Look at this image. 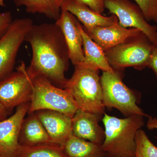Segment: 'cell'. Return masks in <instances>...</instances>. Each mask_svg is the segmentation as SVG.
<instances>
[{
  "mask_svg": "<svg viewBox=\"0 0 157 157\" xmlns=\"http://www.w3.org/2000/svg\"><path fill=\"white\" fill-rule=\"evenodd\" d=\"M33 25L27 17L14 20L0 38V82L13 72L20 47Z\"/></svg>",
  "mask_w": 157,
  "mask_h": 157,
  "instance_id": "7",
  "label": "cell"
},
{
  "mask_svg": "<svg viewBox=\"0 0 157 157\" xmlns=\"http://www.w3.org/2000/svg\"><path fill=\"white\" fill-rule=\"evenodd\" d=\"M78 26L83 41L84 61L82 63L103 72H113L114 70L108 63L104 51L91 39L79 22Z\"/></svg>",
  "mask_w": 157,
  "mask_h": 157,
  "instance_id": "17",
  "label": "cell"
},
{
  "mask_svg": "<svg viewBox=\"0 0 157 157\" xmlns=\"http://www.w3.org/2000/svg\"><path fill=\"white\" fill-rule=\"evenodd\" d=\"M64 0H13L17 7L24 6L32 14H42L56 21L59 19Z\"/></svg>",
  "mask_w": 157,
  "mask_h": 157,
  "instance_id": "19",
  "label": "cell"
},
{
  "mask_svg": "<svg viewBox=\"0 0 157 157\" xmlns=\"http://www.w3.org/2000/svg\"><path fill=\"white\" fill-rule=\"evenodd\" d=\"M30 102L16 107L13 115L0 121V155L3 157H16L20 146L21 128L28 113Z\"/></svg>",
  "mask_w": 157,
  "mask_h": 157,
  "instance_id": "10",
  "label": "cell"
},
{
  "mask_svg": "<svg viewBox=\"0 0 157 157\" xmlns=\"http://www.w3.org/2000/svg\"><path fill=\"white\" fill-rule=\"evenodd\" d=\"M12 21V15L10 11L0 13V38L6 33Z\"/></svg>",
  "mask_w": 157,
  "mask_h": 157,
  "instance_id": "23",
  "label": "cell"
},
{
  "mask_svg": "<svg viewBox=\"0 0 157 157\" xmlns=\"http://www.w3.org/2000/svg\"><path fill=\"white\" fill-rule=\"evenodd\" d=\"M74 67V73L63 89L68 91L78 109L99 116L104 114L100 70L83 63Z\"/></svg>",
  "mask_w": 157,
  "mask_h": 157,
  "instance_id": "3",
  "label": "cell"
},
{
  "mask_svg": "<svg viewBox=\"0 0 157 157\" xmlns=\"http://www.w3.org/2000/svg\"><path fill=\"white\" fill-rule=\"evenodd\" d=\"M85 31L104 51L124 43L129 38L142 33L138 29L123 28L119 24L118 19L112 25L97 26Z\"/></svg>",
  "mask_w": 157,
  "mask_h": 157,
  "instance_id": "13",
  "label": "cell"
},
{
  "mask_svg": "<svg viewBox=\"0 0 157 157\" xmlns=\"http://www.w3.org/2000/svg\"><path fill=\"white\" fill-rule=\"evenodd\" d=\"M62 7L73 14L78 21L82 23L85 30L97 26L112 25L118 19L114 14L104 16L77 0H64Z\"/></svg>",
  "mask_w": 157,
  "mask_h": 157,
  "instance_id": "15",
  "label": "cell"
},
{
  "mask_svg": "<svg viewBox=\"0 0 157 157\" xmlns=\"http://www.w3.org/2000/svg\"><path fill=\"white\" fill-rule=\"evenodd\" d=\"M99 116L78 109L72 118L74 136L102 145L105 132L99 124Z\"/></svg>",
  "mask_w": 157,
  "mask_h": 157,
  "instance_id": "14",
  "label": "cell"
},
{
  "mask_svg": "<svg viewBox=\"0 0 157 157\" xmlns=\"http://www.w3.org/2000/svg\"><path fill=\"white\" fill-rule=\"evenodd\" d=\"M78 22L73 14L62 7L59 17L55 22L63 34L70 60L74 66L84 61L83 41L78 28Z\"/></svg>",
  "mask_w": 157,
  "mask_h": 157,
  "instance_id": "11",
  "label": "cell"
},
{
  "mask_svg": "<svg viewBox=\"0 0 157 157\" xmlns=\"http://www.w3.org/2000/svg\"><path fill=\"white\" fill-rule=\"evenodd\" d=\"M135 143V157H157V147L141 129L136 133Z\"/></svg>",
  "mask_w": 157,
  "mask_h": 157,
  "instance_id": "21",
  "label": "cell"
},
{
  "mask_svg": "<svg viewBox=\"0 0 157 157\" xmlns=\"http://www.w3.org/2000/svg\"><path fill=\"white\" fill-rule=\"evenodd\" d=\"M33 92V81L21 62L16 71L0 82V102L9 113L15 107L30 102Z\"/></svg>",
  "mask_w": 157,
  "mask_h": 157,
  "instance_id": "8",
  "label": "cell"
},
{
  "mask_svg": "<svg viewBox=\"0 0 157 157\" xmlns=\"http://www.w3.org/2000/svg\"><path fill=\"white\" fill-rule=\"evenodd\" d=\"M16 157H68L60 145L46 144L36 145H20Z\"/></svg>",
  "mask_w": 157,
  "mask_h": 157,
  "instance_id": "20",
  "label": "cell"
},
{
  "mask_svg": "<svg viewBox=\"0 0 157 157\" xmlns=\"http://www.w3.org/2000/svg\"><path fill=\"white\" fill-rule=\"evenodd\" d=\"M79 2L88 6L89 7L100 14H102L105 10L104 3L105 0H77Z\"/></svg>",
  "mask_w": 157,
  "mask_h": 157,
  "instance_id": "24",
  "label": "cell"
},
{
  "mask_svg": "<svg viewBox=\"0 0 157 157\" xmlns=\"http://www.w3.org/2000/svg\"><path fill=\"white\" fill-rule=\"evenodd\" d=\"M62 147L68 157H106L101 145L73 135Z\"/></svg>",
  "mask_w": 157,
  "mask_h": 157,
  "instance_id": "18",
  "label": "cell"
},
{
  "mask_svg": "<svg viewBox=\"0 0 157 157\" xmlns=\"http://www.w3.org/2000/svg\"><path fill=\"white\" fill-rule=\"evenodd\" d=\"M25 41L32 50L30 64L27 71L31 78L40 76L58 87L63 88L67 78L70 59L63 34L55 23L33 25Z\"/></svg>",
  "mask_w": 157,
  "mask_h": 157,
  "instance_id": "1",
  "label": "cell"
},
{
  "mask_svg": "<svg viewBox=\"0 0 157 157\" xmlns=\"http://www.w3.org/2000/svg\"><path fill=\"white\" fill-rule=\"evenodd\" d=\"M0 6L2 7L6 6L4 3V0H0Z\"/></svg>",
  "mask_w": 157,
  "mask_h": 157,
  "instance_id": "28",
  "label": "cell"
},
{
  "mask_svg": "<svg viewBox=\"0 0 157 157\" xmlns=\"http://www.w3.org/2000/svg\"><path fill=\"white\" fill-rule=\"evenodd\" d=\"M147 127L149 130L157 129V119L155 117L148 116V119L147 123Z\"/></svg>",
  "mask_w": 157,
  "mask_h": 157,
  "instance_id": "26",
  "label": "cell"
},
{
  "mask_svg": "<svg viewBox=\"0 0 157 157\" xmlns=\"http://www.w3.org/2000/svg\"><path fill=\"white\" fill-rule=\"evenodd\" d=\"M104 7L117 17L121 26L138 29L154 44H157V26L149 24L137 4L131 0H105Z\"/></svg>",
  "mask_w": 157,
  "mask_h": 157,
  "instance_id": "9",
  "label": "cell"
},
{
  "mask_svg": "<svg viewBox=\"0 0 157 157\" xmlns=\"http://www.w3.org/2000/svg\"><path fill=\"white\" fill-rule=\"evenodd\" d=\"M33 92L28 113L50 110L73 117L78 109L68 91L40 76L32 78Z\"/></svg>",
  "mask_w": 157,
  "mask_h": 157,
  "instance_id": "4",
  "label": "cell"
},
{
  "mask_svg": "<svg viewBox=\"0 0 157 157\" xmlns=\"http://www.w3.org/2000/svg\"><path fill=\"white\" fill-rule=\"evenodd\" d=\"M154 44L143 33L125 42L104 51L108 63L113 70L133 67L143 70L148 67Z\"/></svg>",
  "mask_w": 157,
  "mask_h": 157,
  "instance_id": "5",
  "label": "cell"
},
{
  "mask_svg": "<svg viewBox=\"0 0 157 157\" xmlns=\"http://www.w3.org/2000/svg\"><path fill=\"white\" fill-rule=\"evenodd\" d=\"M105 138L102 147L107 157H135L136 133L144 124L143 116L119 118L104 113Z\"/></svg>",
  "mask_w": 157,
  "mask_h": 157,
  "instance_id": "2",
  "label": "cell"
},
{
  "mask_svg": "<svg viewBox=\"0 0 157 157\" xmlns=\"http://www.w3.org/2000/svg\"><path fill=\"white\" fill-rule=\"evenodd\" d=\"M147 22L157 23V0H135Z\"/></svg>",
  "mask_w": 157,
  "mask_h": 157,
  "instance_id": "22",
  "label": "cell"
},
{
  "mask_svg": "<svg viewBox=\"0 0 157 157\" xmlns=\"http://www.w3.org/2000/svg\"><path fill=\"white\" fill-rule=\"evenodd\" d=\"M9 114L8 110L0 102V121L8 118V116Z\"/></svg>",
  "mask_w": 157,
  "mask_h": 157,
  "instance_id": "27",
  "label": "cell"
},
{
  "mask_svg": "<svg viewBox=\"0 0 157 157\" xmlns=\"http://www.w3.org/2000/svg\"><path fill=\"white\" fill-rule=\"evenodd\" d=\"M41 122L51 143L62 146L72 134V118L57 111L41 110L34 113Z\"/></svg>",
  "mask_w": 157,
  "mask_h": 157,
  "instance_id": "12",
  "label": "cell"
},
{
  "mask_svg": "<svg viewBox=\"0 0 157 157\" xmlns=\"http://www.w3.org/2000/svg\"><path fill=\"white\" fill-rule=\"evenodd\" d=\"M0 157H3L1 155H0Z\"/></svg>",
  "mask_w": 157,
  "mask_h": 157,
  "instance_id": "29",
  "label": "cell"
},
{
  "mask_svg": "<svg viewBox=\"0 0 157 157\" xmlns=\"http://www.w3.org/2000/svg\"><path fill=\"white\" fill-rule=\"evenodd\" d=\"M20 145H36L50 144L49 136L35 113L25 118L20 132Z\"/></svg>",
  "mask_w": 157,
  "mask_h": 157,
  "instance_id": "16",
  "label": "cell"
},
{
  "mask_svg": "<svg viewBox=\"0 0 157 157\" xmlns=\"http://www.w3.org/2000/svg\"><path fill=\"white\" fill-rule=\"evenodd\" d=\"M101 82L105 107L115 108L126 117H148L137 106L135 94L124 83L118 71L103 72Z\"/></svg>",
  "mask_w": 157,
  "mask_h": 157,
  "instance_id": "6",
  "label": "cell"
},
{
  "mask_svg": "<svg viewBox=\"0 0 157 157\" xmlns=\"http://www.w3.org/2000/svg\"><path fill=\"white\" fill-rule=\"evenodd\" d=\"M148 67L153 71L157 77V44H154Z\"/></svg>",
  "mask_w": 157,
  "mask_h": 157,
  "instance_id": "25",
  "label": "cell"
}]
</instances>
